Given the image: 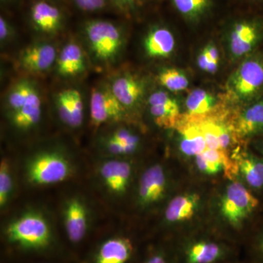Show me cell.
I'll return each mask as SVG.
<instances>
[{"instance_id": "6da1fadb", "label": "cell", "mask_w": 263, "mask_h": 263, "mask_svg": "<svg viewBox=\"0 0 263 263\" xmlns=\"http://www.w3.org/2000/svg\"><path fill=\"white\" fill-rule=\"evenodd\" d=\"M6 243L26 253H43L53 247V231L47 219L37 212L24 213L5 230Z\"/></svg>"}, {"instance_id": "7a4b0ae2", "label": "cell", "mask_w": 263, "mask_h": 263, "mask_svg": "<svg viewBox=\"0 0 263 263\" xmlns=\"http://www.w3.org/2000/svg\"><path fill=\"white\" fill-rule=\"evenodd\" d=\"M228 87L246 105L263 96V46L242 60L230 77Z\"/></svg>"}, {"instance_id": "3957f363", "label": "cell", "mask_w": 263, "mask_h": 263, "mask_svg": "<svg viewBox=\"0 0 263 263\" xmlns=\"http://www.w3.org/2000/svg\"><path fill=\"white\" fill-rule=\"evenodd\" d=\"M73 174V167L65 155L57 152H44L34 155L26 165V176L36 186L63 182Z\"/></svg>"}, {"instance_id": "277c9868", "label": "cell", "mask_w": 263, "mask_h": 263, "mask_svg": "<svg viewBox=\"0 0 263 263\" xmlns=\"http://www.w3.org/2000/svg\"><path fill=\"white\" fill-rule=\"evenodd\" d=\"M85 35L95 58L99 61H114L123 46L122 29L108 21L90 20L84 24Z\"/></svg>"}, {"instance_id": "5b68a950", "label": "cell", "mask_w": 263, "mask_h": 263, "mask_svg": "<svg viewBox=\"0 0 263 263\" xmlns=\"http://www.w3.org/2000/svg\"><path fill=\"white\" fill-rule=\"evenodd\" d=\"M260 200L240 182L230 183L221 200V212L233 226H238L253 215L260 206Z\"/></svg>"}, {"instance_id": "8992f818", "label": "cell", "mask_w": 263, "mask_h": 263, "mask_svg": "<svg viewBox=\"0 0 263 263\" xmlns=\"http://www.w3.org/2000/svg\"><path fill=\"white\" fill-rule=\"evenodd\" d=\"M125 110L110 88H95L91 91L90 117L95 127H100L105 123L122 120Z\"/></svg>"}, {"instance_id": "52a82bcc", "label": "cell", "mask_w": 263, "mask_h": 263, "mask_svg": "<svg viewBox=\"0 0 263 263\" xmlns=\"http://www.w3.org/2000/svg\"><path fill=\"white\" fill-rule=\"evenodd\" d=\"M64 227L69 242L72 245L84 241L88 230V212L86 205L79 198L70 199L64 209Z\"/></svg>"}, {"instance_id": "ba28073f", "label": "cell", "mask_w": 263, "mask_h": 263, "mask_svg": "<svg viewBox=\"0 0 263 263\" xmlns=\"http://www.w3.org/2000/svg\"><path fill=\"white\" fill-rule=\"evenodd\" d=\"M133 252L134 247L129 238L110 237L99 243L89 263H129Z\"/></svg>"}, {"instance_id": "9c48e42d", "label": "cell", "mask_w": 263, "mask_h": 263, "mask_svg": "<svg viewBox=\"0 0 263 263\" xmlns=\"http://www.w3.org/2000/svg\"><path fill=\"white\" fill-rule=\"evenodd\" d=\"M100 178L107 190L114 195L127 191L132 176L131 164L127 161L109 160L100 165Z\"/></svg>"}, {"instance_id": "30bf717a", "label": "cell", "mask_w": 263, "mask_h": 263, "mask_svg": "<svg viewBox=\"0 0 263 263\" xmlns=\"http://www.w3.org/2000/svg\"><path fill=\"white\" fill-rule=\"evenodd\" d=\"M151 115L157 125L172 128L177 124L180 117L179 103L164 91H157L148 100Z\"/></svg>"}, {"instance_id": "8fae6325", "label": "cell", "mask_w": 263, "mask_h": 263, "mask_svg": "<svg viewBox=\"0 0 263 263\" xmlns=\"http://www.w3.org/2000/svg\"><path fill=\"white\" fill-rule=\"evenodd\" d=\"M166 189L164 170L159 164L152 166L142 175L138 187V200L143 206L152 205L163 197Z\"/></svg>"}, {"instance_id": "7c38bea8", "label": "cell", "mask_w": 263, "mask_h": 263, "mask_svg": "<svg viewBox=\"0 0 263 263\" xmlns=\"http://www.w3.org/2000/svg\"><path fill=\"white\" fill-rule=\"evenodd\" d=\"M59 117L68 127H80L84 120V102L80 91L74 89L63 90L57 96Z\"/></svg>"}, {"instance_id": "4fadbf2b", "label": "cell", "mask_w": 263, "mask_h": 263, "mask_svg": "<svg viewBox=\"0 0 263 263\" xmlns=\"http://www.w3.org/2000/svg\"><path fill=\"white\" fill-rule=\"evenodd\" d=\"M57 59V50L52 45L37 43L22 52L19 62L26 71L38 73L48 70Z\"/></svg>"}, {"instance_id": "5bb4252c", "label": "cell", "mask_w": 263, "mask_h": 263, "mask_svg": "<svg viewBox=\"0 0 263 263\" xmlns=\"http://www.w3.org/2000/svg\"><path fill=\"white\" fill-rule=\"evenodd\" d=\"M237 132L248 139L263 136V96L246 105L237 122Z\"/></svg>"}, {"instance_id": "9a60e30c", "label": "cell", "mask_w": 263, "mask_h": 263, "mask_svg": "<svg viewBox=\"0 0 263 263\" xmlns=\"http://www.w3.org/2000/svg\"><path fill=\"white\" fill-rule=\"evenodd\" d=\"M176 13L185 22L198 25L212 17L217 6V0H170Z\"/></svg>"}, {"instance_id": "2e32d148", "label": "cell", "mask_w": 263, "mask_h": 263, "mask_svg": "<svg viewBox=\"0 0 263 263\" xmlns=\"http://www.w3.org/2000/svg\"><path fill=\"white\" fill-rule=\"evenodd\" d=\"M33 25L40 32L54 34L62 28L63 15L56 6L40 0L33 4L30 10Z\"/></svg>"}, {"instance_id": "e0dca14e", "label": "cell", "mask_w": 263, "mask_h": 263, "mask_svg": "<svg viewBox=\"0 0 263 263\" xmlns=\"http://www.w3.org/2000/svg\"><path fill=\"white\" fill-rule=\"evenodd\" d=\"M110 88L114 96L125 108H131L138 105L144 93L142 81L130 74L118 76Z\"/></svg>"}, {"instance_id": "ac0fdd59", "label": "cell", "mask_w": 263, "mask_h": 263, "mask_svg": "<svg viewBox=\"0 0 263 263\" xmlns=\"http://www.w3.org/2000/svg\"><path fill=\"white\" fill-rule=\"evenodd\" d=\"M176 47L173 32L164 26H156L148 32L144 41V49L151 58H167Z\"/></svg>"}, {"instance_id": "d6986e66", "label": "cell", "mask_w": 263, "mask_h": 263, "mask_svg": "<svg viewBox=\"0 0 263 263\" xmlns=\"http://www.w3.org/2000/svg\"><path fill=\"white\" fill-rule=\"evenodd\" d=\"M86 69L82 49L79 45L70 43L66 45L57 57V71L64 77L79 75Z\"/></svg>"}, {"instance_id": "ffe728a7", "label": "cell", "mask_w": 263, "mask_h": 263, "mask_svg": "<svg viewBox=\"0 0 263 263\" xmlns=\"http://www.w3.org/2000/svg\"><path fill=\"white\" fill-rule=\"evenodd\" d=\"M41 97L39 93H36L24 106L10 114L12 124L21 130H27L34 127L41 120Z\"/></svg>"}, {"instance_id": "44dd1931", "label": "cell", "mask_w": 263, "mask_h": 263, "mask_svg": "<svg viewBox=\"0 0 263 263\" xmlns=\"http://www.w3.org/2000/svg\"><path fill=\"white\" fill-rule=\"evenodd\" d=\"M180 149L186 156L200 155L207 148L205 138L197 123H189L179 128Z\"/></svg>"}, {"instance_id": "7402d4cb", "label": "cell", "mask_w": 263, "mask_h": 263, "mask_svg": "<svg viewBox=\"0 0 263 263\" xmlns=\"http://www.w3.org/2000/svg\"><path fill=\"white\" fill-rule=\"evenodd\" d=\"M200 197L196 194L180 195L173 199L165 211V219L170 222L187 220L193 217Z\"/></svg>"}, {"instance_id": "603a6c76", "label": "cell", "mask_w": 263, "mask_h": 263, "mask_svg": "<svg viewBox=\"0 0 263 263\" xmlns=\"http://www.w3.org/2000/svg\"><path fill=\"white\" fill-rule=\"evenodd\" d=\"M240 174L249 187L263 191V156L249 154L239 162Z\"/></svg>"}, {"instance_id": "cb8c5ba5", "label": "cell", "mask_w": 263, "mask_h": 263, "mask_svg": "<svg viewBox=\"0 0 263 263\" xmlns=\"http://www.w3.org/2000/svg\"><path fill=\"white\" fill-rule=\"evenodd\" d=\"M205 138L207 148L224 150L231 143L229 129L220 123L203 121L197 123Z\"/></svg>"}, {"instance_id": "d4e9b609", "label": "cell", "mask_w": 263, "mask_h": 263, "mask_svg": "<svg viewBox=\"0 0 263 263\" xmlns=\"http://www.w3.org/2000/svg\"><path fill=\"white\" fill-rule=\"evenodd\" d=\"M216 105V98L209 91L196 89L188 95L186 108L192 116L203 115L209 113Z\"/></svg>"}, {"instance_id": "484cf974", "label": "cell", "mask_w": 263, "mask_h": 263, "mask_svg": "<svg viewBox=\"0 0 263 263\" xmlns=\"http://www.w3.org/2000/svg\"><path fill=\"white\" fill-rule=\"evenodd\" d=\"M221 247L212 242L201 241L190 247L187 252L189 263H212L220 258Z\"/></svg>"}, {"instance_id": "4316f807", "label": "cell", "mask_w": 263, "mask_h": 263, "mask_svg": "<svg viewBox=\"0 0 263 263\" xmlns=\"http://www.w3.org/2000/svg\"><path fill=\"white\" fill-rule=\"evenodd\" d=\"M37 92V89L31 81L22 80L15 84L10 89L7 100L10 114L24 106Z\"/></svg>"}, {"instance_id": "83f0119b", "label": "cell", "mask_w": 263, "mask_h": 263, "mask_svg": "<svg viewBox=\"0 0 263 263\" xmlns=\"http://www.w3.org/2000/svg\"><path fill=\"white\" fill-rule=\"evenodd\" d=\"M159 81L164 87L171 91H181L187 89L189 80L182 71L167 68L161 71Z\"/></svg>"}, {"instance_id": "f1b7e54d", "label": "cell", "mask_w": 263, "mask_h": 263, "mask_svg": "<svg viewBox=\"0 0 263 263\" xmlns=\"http://www.w3.org/2000/svg\"><path fill=\"white\" fill-rule=\"evenodd\" d=\"M13 182L9 162L2 160L0 164V207L4 209L13 194Z\"/></svg>"}, {"instance_id": "f546056e", "label": "cell", "mask_w": 263, "mask_h": 263, "mask_svg": "<svg viewBox=\"0 0 263 263\" xmlns=\"http://www.w3.org/2000/svg\"><path fill=\"white\" fill-rule=\"evenodd\" d=\"M106 138L129 147L133 152L139 146L140 139L138 136L132 133L129 129H124V128H119L117 130H114Z\"/></svg>"}, {"instance_id": "4dcf8cb0", "label": "cell", "mask_w": 263, "mask_h": 263, "mask_svg": "<svg viewBox=\"0 0 263 263\" xmlns=\"http://www.w3.org/2000/svg\"><path fill=\"white\" fill-rule=\"evenodd\" d=\"M195 160H196L197 167L204 174H216L220 172L223 168V166L221 164L212 163V162L204 159L200 155H197L195 157Z\"/></svg>"}, {"instance_id": "1f68e13d", "label": "cell", "mask_w": 263, "mask_h": 263, "mask_svg": "<svg viewBox=\"0 0 263 263\" xmlns=\"http://www.w3.org/2000/svg\"><path fill=\"white\" fill-rule=\"evenodd\" d=\"M79 9L86 12L97 11L103 9L107 0H74Z\"/></svg>"}, {"instance_id": "d6a6232c", "label": "cell", "mask_w": 263, "mask_h": 263, "mask_svg": "<svg viewBox=\"0 0 263 263\" xmlns=\"http://www.w3.org/2000/svg\"><path fill=\"white\" fill-rule=\"evenodd\" d=\"M204 51L206 53L209 61L217 62L219 61V53L217 47L214 43H209L205 48H203Z\"/></svg>"}, {"instance_id": "836d02e7", "label": "cell", "mask_w": 263, "mask_h": 263, "mask_svg": "<svg viewBox=\"0 0 263 263\" xmlns=\"http://www.w3.org/2000/svg\"><path fill=\"white\" fill-rule=\"evenodd\" d=\"M12 32V27L9 22L3 16L0 18V39L2 41H5L9 37Z\"/></svg>"}, {"instance_id": "e575fe53", "label": "cell", "mask_w": 263, "mask_h": 263, "mask_svg": "<svg viewBox=\"0 0 263 263\" xmlns=\"http://www.w3.org/2000/svg\"><path fill=\"white\" fill-rule=\"evenodd\" d=\"M245 7L243 10H263V0H238Z\"/></svg>"}, {"instance_id": "d590c367", "label": "cell", "mask_w": 263, "mask_h": 263, "mask_svg": "<svg viewBox=\"0 0 263 263\" xmlns=\"http://www.w3.org/2000/svg\"><path fill=\"white\" fill-rule=\"evenodd\" d=\"M209 62H210V61H209V58H208L206 53L202 50V51L200 52V54L198 55V57H197V65H198L199 67H200L202 70L206 72Z\"/></svg>"}, {"instance_id": "8d00e7d4", "label": "cell", "mask_w": 263, "mask_h": 263, "mask_svg": "<svg viewBox=\"0 0 263 263\" xmlns=\"http://www.w3.org/2000/svg\"><path fill=\"white\" fill-rule=\"evenodd\" d=\"M116 7L124 13H131L130 8L127 0H110Z\"/></svg>"}, {"instance_id": "74e56055", "label": "cell", "mask_w": 263, "mask_h": 263, "mask_svg": "<svg viewBox=\"0 0 263 263\" xmlns=\"http://www.w3.org/2000/svg\"><path fill=\"white\" fill-rule=\"evenodd\" d=\"M261 228L262 229L259 230L257 239H256L257 240H256V249H257L259 258L263 260V227Z\"/></svg>"}, {"instance_id": "f35d334b", "label": "cell", "mask_w": 263, "mask_h": 263, "mask_svg": "<svg viewBox=\"0 0 263 263\" xmlns=\"http://www.w3.org/2000/svg\"><path fill=\"white\" fill-rule=\"evenodd\" d=\"M143 263H168L162 254L156 253L149 256Z\"/></svg>"}, {"instance_id": "ab89813d", "label": "cell", "mask_w": 263, "mask_h": 263, "mask_svg": "<svg viewBox=\"0 0 263 263\" xmlns=\"http://www.w3.org/2000/svg\"><path fill=\"white\" fill-rule=\"evenodd\" d=\"M129 3V8H130L131 12L136 10L137 8L142 6L147 0H127Z\"/></svg>"}, {"instance_id": "60d3db41", "label": "cell", "mask_w": 263, "mask_h": 263, "mask_svg": "<svg viewBox=\"0 0 263 263\" xmlns=\"http://www.w3.org/2000/svg\"><path fill=\"white\" fill-rule=\"evenodd\" d=\"M254 146L258 151L259 155L263 156V136L255 139V141H254Z\"/></svg>"}, {"instance_id": "b9f144b4", "label": "cell", "mask_w": 263, "mask_h": 263, "mask_svg": "<svg viewBox=\"0 0 263 263\" xmlns=\"http://www.w3.org/2000/svg\"><path fill=\"white\" fill-rule=\"evenodd\" d=\"M43 263H48V262H43Z\"/></svg>"}]
</instances>
